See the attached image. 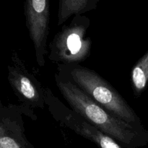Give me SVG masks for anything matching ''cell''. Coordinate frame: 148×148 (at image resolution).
Returning a JSON list of instances; mask_svg holds the SVG:
<instances>
[{"label": "cell", "instance_id": "1", "mask_svg": "<svg viewBox=\"0 0 148 148\" xmlns=\"http://www.w3.org/2000/svg\"><path fill=\"white\" fill-rule=\"evenodd\" d=\"M54 77L57 88L71 108L123 148H139L147 144L148 134L113 116L64 75L57 72Z\"/></svg>", "mask_w": 148, "mask_h": 148}, {"label": "cell", "instance_id": "2", "mask_svg": "<svg viewBox=\"0 0 148 148\" xmlns=\"http://www.w3.org/2000/svg\"><path fill=\"white\" fill-rule=\"evenodd\" d=\"M57 72L69 78L95 102L143 133L148 134L140 117L121 94L93 69L74 64H58Z\"/></svg>", "mask_w": 148, "mask_h": 148}, {"label": "cell", "instance_id": "3", "mask_svg": "<svg viewBox=\"0 0 148 148\" xmlns=\"http://www.w3.org/2000/svg\"><path fill=\"white\" fill-rule=\"evenodd\" d=\"M90 20L77 15L69 25H64L49 43V59L56 64H74L90 57L92 40L87 36Z\"/></svg>", "mask_w": 148, "mask_h": 148}, {"label": "cell", "instance_id": "4", "mask_svg": "<svg viewBox=\"0 0 148 148\" xmlns=\"http://www.w3.org/2000/svg\"><path fill=\"white\" fill-rule=\"evenodd\" d=\"M46 106L52 118L61 126L90 140L98 148H123L111 137L94 127L79 114L64 104L50 88H46Z\"/></svg>", "mask_w": 148, "mask_h": 148}, {"label": "cell", "instance_id": "5", "mask_svg": "<svg viewBox=\"0 0 148 148\" xmlns=\"http://www.w3.org/2000/svg\"><path fill=\"white\" fill-rule=\"evenodd\" d=\"M7 79L20 104L35 111L46 106V88L27 69L19 53L13 51L7 66Z\"/></svg>", "mask_w": 148, "mask_h": 148}, {"label": "cell", "instance_id": "6", "mask_svg": "<svg viewBox=\"0 0 148 148\" xmlns=\"http://www.w3.org/2000/svg\"><path fill=\"white\" fill-rule=\"evenodd\" d=\"M0 104V148H36L26 137L23 119L37 121L35 111L22 104Z\"/></svg>", "mask_w": 148, "mask_h": 148}, {"label": "cell", "instance_id": "7", "mask_svg": "<svg viewBox=\"0 0 148 148\" xmlns=\"http://www.w3.org/2000/svg\"><path fill=\"white\" fill-rule=\"evenodd\" d=\"M24 14L29 36L33 43L39 66L46 64V44L49 34L50 4L49 0H26Z\"/></svg>", "mask_w": 148, "mask_h": 148}, {"label": "cell", "instance_id": "8", "mask_svg": "<svg viewBox=\"0 0 148 148\" xmlns=\"http://www.w3.org/2000/svg\"><path fill=\"white\" fill-rule=\"evenodd\" d=\"M100 0H60L58 9L57 25L60 26L72 15H81L95 10Z\"/></svg>", "mask_w": 148, "mask_h": 148}, {"label": "cell", "instance_id": "9", "mask_svg": "<svg viewBox=\"0 0 148 148\" xmlns=\"http://www.w3.org/2000/svg\"><path fill=\"white\" fill-rule=\"evenodd\" d=\"M132 86L135 96H140L148 82V51L132 69Z\"/></svg>", "mask_w": 148, "mask_h": 148}]
</instances>
